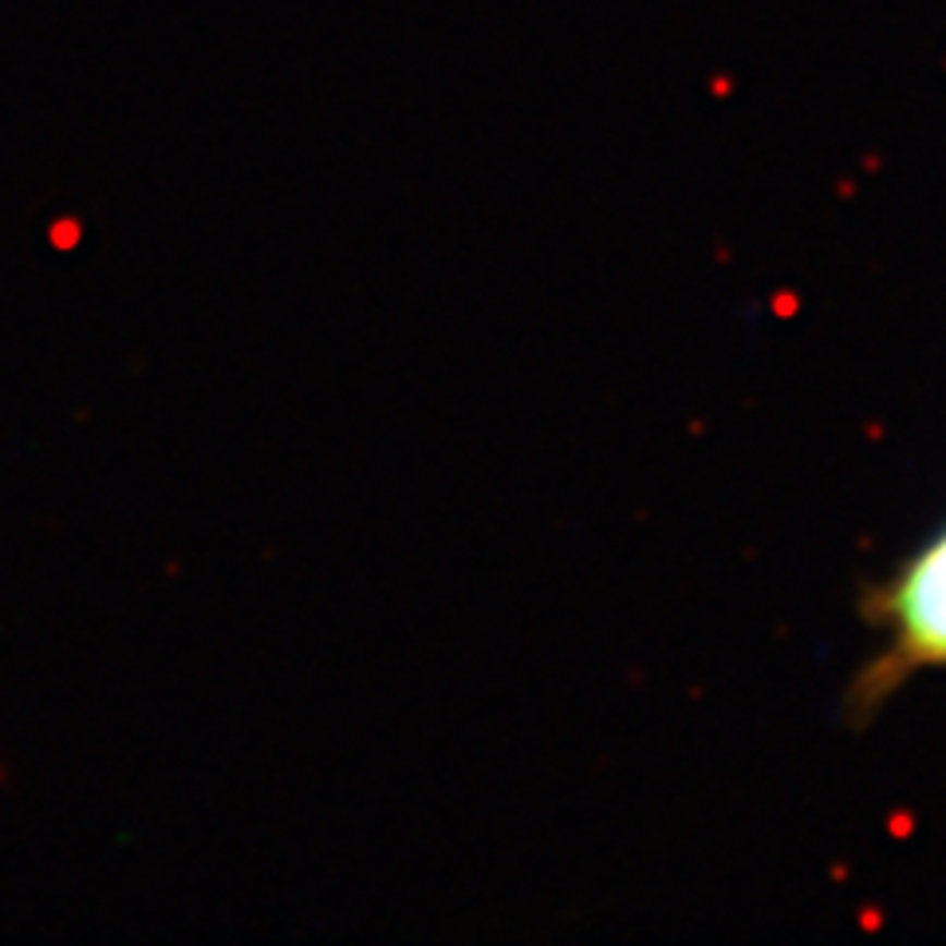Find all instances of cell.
<instances>
[{
	"label": "cell",
	"instance_id": "1",
	"mask_svg": "<svg viewBox=\"0 0 946 946\" xmlns=\"http://www.w3.org/2000/svg\"><path fill=\"white\" fill-rule=\"evenodd\" d=\"M875 647L848 682V721L868 726L907 682L946 670V521L864 596Z\"/></svg>",
	"mask_w": 946,
	"mask_h": 946
}]
</instances>
